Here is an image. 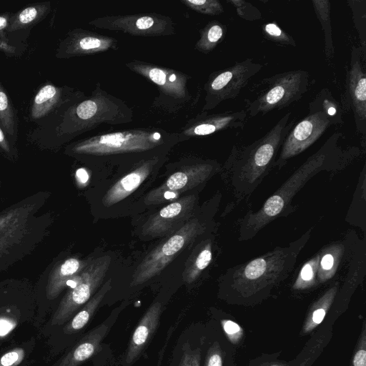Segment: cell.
<instances>
[{
  "instance_id": "obj_15",
  "label": "cell",
  "mask_w": 366,
  "mask_h": 366,
  "mask_svg": "<svg viewBox=\"0 0 366 366\" xmlns=\"http://www.w3.org/2000/svg\"><path fill=\"white\" fill-rule=\"evenodd\" d=\"M161 313L162 305L159 302H155L141 318L129 342L125 357L127 365H132L138 359L150 342L158 327Z\"/></svg>"
},
{
  "instance_id": "obj_34",
  "label": "cell",
  "mask_w": 366,
  "mask_h": 366,
  "mask_svg": "<svg viewBox=\"0 0 366 366\" xmlns=\"http://www.w3.org/2000/svg\"><path fill=\"white\" fill-rule=\"evenodd\" d=\"M224 35L223 26L216 22L212 24L207 30L203 40L205 49H212L222 39Z\"/></svg>"
},
{
  "instance_id": "obj_44",
  "label": "cell",
  "mask_w": 366,
  "mask_h": 366,
  "mask_svg": "<svg viewBox=\"0 0 366 366\" xmlns=\"http://www.w3.org/2000/svg\"><path fill=\"white\" fill-rule=\"evenodd\" d=\"M9 20V18L7 16H0V35L2 34L4 29L8 28Z\"/></svg>"
},
{
  "instance_id": "obj_12",
  "label": "cell",
  "mask_w": 366,
  "mask_h": 366,
  "mask_svg": "<svg viewBox=\"0 0 366 366\" xmlns=\"http://www.w3.org/2000/svg\"><path fill=\"white\" fill-rule=\"evenodd\" d=\"M161 137L159 132L149 135L134 133L109 134L79 143L74 147L72 152L76 154L102 155L144 151L152 147Z\"/></svg>"
},
{
  "instance_id": "obj_36",
  "label": "cell",
  "mask_w": 366,
  "mask_h": 366,
  "mask_svg": "<svg viewBox=\"0 0 366 366\" xmlns=\"http://www.w3.org/2000/svg\"><path fill=\"white\" fill-rule=\"evenodd\" d=\"M25 353L21 347L14 348L0 358V366H18L24 360Z\"/></svg>"
},
{
  "instance_id": "obj_2",
  "label": "cell",
  "mask_w": 366,
  "mask_h": 366,
  "mask_svg": "<svg viewBox=\"0 0 366 366\" xmlns=\"http://www.w3.org/2000/svg\"><path fill=\"white\" fill-rule=\"evenodd\" d=\"M49 196L39 191L0 212V273L31 254L48 235L53 218L44 207Z\"/></svg>"
},
{
  "instance_id": "obj_27",
  "label": "cell",
  "mask_w": 366,
  "mask_h": 366,
  "mask_svg": "<svg viewBox=\"0 0 366 366\" xmlns=\"http://www.w3.org/2000/svg\"><path fill=\"white\" fill-rule=\"evenodd\" d=\"M0 122L9 135L15 132V116L11 101L0 84Z\"/></svg>"
},
{
  "instance_id": "obj_38",
  "label": "cell",
  "mask_w": 366,
  "mask_h": 366,
  "mask_svg": "<svg viewBox=\"0 0 366 366\" xmlns=\"http://www.w3.org/2000/svg\"><path fill=\"white\" fill-rule=\"evenodd\" d=\"M97 104L91 100L81 103L76 108L77 116L82 119H88L92 117L97 112Z\"/></svg>"
},
{
  "instance_id": "obj_9",
  "label": "cell",
  "mask_w": 366,
  "mask_h": 366,
  "mask_svg": "<svg viewBox=\"0 0 366 366\" xmlns=\"http://www.w3.org/2000/svg\"><path fill=\"white\" fill-rule=\"evenodd\" d=\"M310 109L309 114L291 129L281 147L274 165L282 168L288 159L314 144L332 124L322 111Z\"/></svg>"
},
{
  "instance_id": "obj_11",
  "label": "cell",
  "mask_w": 366,
  "mask_h": 366,
  "mask_svg": "<svg viewBox=\"0 0 366 366\" xmlns=\"http://www.w3.org/2000/svg\"><path fill=\"white\" fill-rule=\"evenodd\" d=\"M196 204L197 197L190 194L165 205L142 225V236L147 239L167 237L177 232L192 219Z\"/></svg>"
},
{
  "instance_id": "obj_6",
  "label": "cell",
  "mask_w": 366,
  "mask_h": 366,
  "mask_svg": "<svg viewBox=\"0 0 366 366\" xmlns=\"http://www.w3.org/2000/svg\"><path fill=\"white\" fill-rule=\"evenodd\" d=\"M205 230L197 219H191L179 230L167 237L151 250L134 271L130 286L142 285L159 274L188 244Z\"/></svg>"
},
{
  "instance_id": "obj_28",
  "label": "cell",
  "mask_w": 366,
  "mask_h": 366,
  "mask_svg": "<svg viewBox=\"0 0 366 366\" xmlns=\"http://www.w3.org/2000/svg\"><path fill=\"white\" fill-rule=\"evenodd\" d=\"M265 36L280 45L296 46L295 39L274 23H267L262 27Z\"/></svg>"
},
{
  "instance_id": "obj_31",
  "label": "cell",
  "mask_w": 366,
  "mask_h": 366,
  "mask_svg": "<svg viewBox=\"0 0 366 366\" xmlns=\"http://www.w3.org/2000/svg\"><path fill=\"white\" fill-rule=\"evenodd\" d=\"M350 366H366V328L363 322L361 334L354 351Z\"/></svg>"
},
{
  "instance_id": "obj_22",
  "label": "cell",
  "mask_w": 366,
  "mask_h": 366,
  "mask_svg": "<svg viewBox=\"0 0 366 366\" xmlns=\"http://www.w3.org/2000/svg\"><path fill=\"white\" fill-rule=\"evenodd\" d=\"M309 109L323 112L329 117L332 125L343 124V110L328 89H322L310 103Z\"/></svg>"
},
{
  "instance_id": "obj_25",
  "label": "cell",
  "mask_w": 366,
  "mask_h": 366,
  "mask_svg": "<svg viewBox=\"0 0 366 366\" xmlns=\"http://www.w3.org/2000/svg\"><path fill=\"white\" fill-rule=\"evenodd\" d=\"M313 7L325 34V51L327 59L334 56V46L332 37L330 21V3L327 0H313Z\"/></svg>"
},
{
  "instance_id": "obj_24",
  "label": "cell",
  "mask_w": 366,
  "mask_h": 366,
  "mask_svg": "<svg viewBox=\"0 0 366 366\" xmlns=\"http://www.w3.org/2000/svg\"><path fill=\"white\" fill-rule=\"evenodd\" d=\"M59 98V89L52 84L41 87L34 97L31 107V117L39 119L46 115L56 104Z\"/></svg>"
},
{
  "instance_id": "obj_32",
  "label": "cell",
  "mask_w": 366,
  "mask_h": 366,
  "mask_svg": "<svg viewBox=\"0 0 366 366\" xmlns=\"http://www.w3.org/2000/svg\"><path fill=\"white\" fill-rule=\"evenodd\" d=\"M185 3L204 14L214 15L224 11L220 2L216 0L187 1Z\"/></svg>"
},
{
  "instance_id": "obj_20",
  "label": "cell",
  "mask_w": 366,
  "mask_h": 366,
  "mask_svg": "<svg viewBox=\"0 0 366 366\" xmlns=\"http://www.w3.org/2000/svg\"><path fill=\"white\" fill-rule=\"evenodd\" d=\"M345 252V243L337 242L328 245L320 253L317 279L323 283L335 275Z\"/></svg>"
},
{
  "instance_id": "obj_5",
  "label": "cell",
  "mask_w": 366,
  "mask_h": 366,
  "mask_svg": "<svg viewBox=\"0 0 366 366\" xmlns=\"http://www.w3.org/2000/svg\"><path fill=\"white\" fill-rule=\"evenodd\" d=\"M258 90L245 99L246 112L250 117L265 115L280 110L300 100L307 92L310 74L302 69L285 71L261 80Z\"/></svg>"
},
{
  "instance_id": "obj_42",
  "label": "cell",
  "mask_w": 366,
  "mask_h": 366,
  "mask_svg": "<svg viewBox=\"0 0 366 366\" xmlns=\"http://www.w3.org/2000/svg\"><path fill=\"white\" fill-rule=\"evenodd\" d=\"M154 24V19L150 16H143L136 21V26L139 29H147Z\"/></svg>"
},
{
  "instance_id": "obj_18",
  "label": "cell",
  "mask_w": 366,
  "mask_h": 366,
  "mask_svg": "<svg viewBox=\"0 0 366 366\" xmlns=\"http://www.w3.org/2000/svg\"><path fill=\"white\" fill-rule=\"evenodd\" d=\"M111 289L112 280L109 279L64 327V332L70 335L82 330L88 324L104 296Z\"/></svg>"
},
{
  "instance_id": "obj_8",
  "label": "cell",
  "mask_w": 366,
  "mask_h": 366,
  "mask_svg": "<svg viewBox=\"0 0 366 366\" xmlns=\"http://www.w3.org/2000/svg\"><path fill=\"white\" fill-rule=\"evenodd\" d=\"M366 51L352 46L347 69L345 89L342 97L344 112H352L357 131L366 134Z\"/></svg>"
},
{
  "instance_id": "obj_33",
  "label": "cell",
  "mask_w": 366,
  "mask_h": 366,
  "mask_svg": "<svg viewBox=\"0 0 366 366\" xmlns=\"http://www.w3.org/2000/svg\"><path fill=\"white\" fill-rule=\"evenodd\" d=\"M201 350L193 349L188 342L182 346V355L179 366H200Z\"/></svg>"
},
{
  "instance_id": "obj_30",
  "label": "cell",
  "mask_w": 366,
  "mask_h": 366,
  "mask_svg": "<svg viewBox=\"0 0 366 366\" xmlns=\"http://www.w3.org/2000/svg\"><path fill=\"white\" fill-rule=\"evenodd\" d=\"M229 3L236 8L238 15L242 19L254 21L259 19L262 16L259 10L247 1L232 0L229 1Z\"/></svg>"
},
{
  "instance_id": "obj_26",
  "label": "cell",
  "mask_w": 366,
  "mask_h": 366,
  "mask_svg": "<svg viewBox=\"0 0 366 366\" xmlns=\"http://www.w3.org/2000/svg\"><path fill=\"white\" fill-rule=\"evenodd\" d=\"M320 254H317L302 267L292 289L303 290L313 287L316 283Z\"/></svg>"
},
{
  "instance_id": "obj_45",
  "label": "cell",
  "mask_w": 366,
  "mask_h": 366,
  "mask_svg": "<svg viewBox=\"0 0 366 366\" xmlns=\"http://www.w3.org/2000/svg\"><path fill=\"white\" fill-rule=\"evenodd\" d=\"M269 366H282V365H280V364L274 363V364H272V365H269Z\"/></svg>"
},
{
  "instance_id": "obj_1",
  "label": "cell",
  "mask_w": 366,
  "mask_h": 366,
  "mask_svg": "<svg viewBox=\"0 0 366 366\" xmlns=\"http://www.w3.org/2000/svg\"><path fill=\"white\" fill-rule=\"evenodd\" d=\"M342 134L335 132L290 178L270 196L257 212H249L242 219L239 239L253 238L264 226L282 215H287L292 199L315 174L322 171L343 169L360 154L355 147L343 149L339 144Z\"/></svg>"
},
{
  "instance_id": "obj_4",
  "label": "cell",
  "mask_w": 366,
  "mask_h": 366,
  "mask_svg": "<svg viewBox=\"0 0 366 366\" xmlns=\"http://www.w3.org/2000/svg\"><path fill=\"white\" fill-rule=\"evenodd\" d=\"M295 120L285 114L263 137L245 146H234L229 159L232 184L242 196L254 191L272 166Z\"/></svg>"
},
{
  "instance_id": "obj_23",
  "label": "cell",
  "mask_w": 366,
  "mask_h": 366,
  "mask_svg": "<svg viewBox=\"0 0 366 366\" xmlns=\"http://www.w3.org/2000/svg\"><path fill=\"white\" fill-rule=\"evenodd\" d=\"M49 3L37 4L28 6L11 19L7 31H13L24 29L38 22L49 11Z\"/></svg>"
},
{
  "instance_id": "obj_19",
  "label": "cell",
  "mask_w": 366,
  "mask_h": 366,
  "mask_svg": "<svg viewBox=\"0 0 366 366\" xmlns=\"http://www.w3.org/2000/svg\"><path fill=\"white\" fill-rule=\"evenodd\" d=\"M338 290L339 283L336 282L311 305L302 326L303 335L311 332L322 322L335 301Z\"/></svg>"
},
{
  "instance_id": "obj_7",
  "label": "cell",
  "mask_w": 366,
  "mask_h": 366,
  "mask_svg": "<svg viewBox=\"0 0 366 366\" xmlns=\"http://www.w3.org/2000/svg\"><path fill=\"white\" fill-rule=\"evenodd\" d=\"M112 262L110 255L90 260L74 278L75 284L68 290L51 319L52 325H61L86 303L101 286Z\"/></svg>"
},
{
  "instance_id": "obj_46",
  "label": "cell",
  "mask_w": 366,
  "mask_h": 366,
  "mask_svg": "<svg viewBox=\"0 0 366 366\" xmlns=\"http://www.w3.org/2000/svg\"><path fill=\"white\" fill-rule=\"evenodd\" d=\"M0 188H1V183H0Z\"/></svg>"
},
{
  "instance_id": "obj_41",
  "label": "cell",
  "mask_w": 366,
  "mask_h": 366,
  "mask_svg": "<svg viewBox=\"0 0 366 366\" xmlns=\"http://www.w3.org/2000/svg\"><path fill=\"white\" fill-rule=\"evenodd\" d=\"M15 323H14L10 319L5 317H0V335H4L9 332L13 327H14Z\"/></svg>"
},
{
  "instance_id": "obj_21",
  "label": "cell",
  "mask_w": 366,
  "mask_h": 366,
  "mask_svg": "<svg viewBox=\"0 0 366 366\" xmlns=\"http://www.w3.org/2000/svg\"><path fill=\"white\" fill-rule=\"evenodd\" d=\"M212 259V242L211 238H207L201 242L196 253L185 266L182 274L184 281L188 284L194 282L209 265Z\"/></svg>"
},
{
  "instance_id": "obj_35",
  "label": "cell",
  "mask_w": 366,
  "mask_h": 366,
  "mask_svg": "<svg viewBox=\"0 0 366 366\" xmlns=\"http://www.w3.org/2000/svg\"><path fill=\"white\" fill-rule=\"evenodd\" d=\"M221 324L228 340L232 344H237L243 336L242 328L231 320H222Z\"/></svg>"
},
{
  "instance_id": "obj_16",
  "label": "cell",
  "mask_w": 366,
  "mask_h": 366,
  "mask_svg": "<svg viewBox=\"0 0 366 366\" xmlns=\"http://www.w3.org/2000/svg\"><path fill=\"white\" fill-rule=\"evenodd\" d=\"M114 322L110 315L104 322L87 332L67 353L57 366H79L99 349V346Z\"/></svg>"
},
{
  "instance_id": "obj_29",
  "label": "cell",
  "mask_w": 366,
  "mask_h": 366,
  "mask_svg": "<svg viewBox=\"0 0 366 366\" xmlns=\"http://www.w3.org/2000/svg\"><path fill=\"white\" fill-rule=\"evenodd\" d=\"M352 11L353 19L356 29L359 34L361 40V47L366 51V41H365V8H364L361 13V9L365 5H361L360 1H348Z\"/></svg>"
},
{
  "instance_id": "obj_43",
  "label": "cell",
  "mask_w": 366,
  "mask_h": 366,
  "mask_svg": "<svg viewBox=\"0 0 366 366\" xmlns=\"http://www.w3.org/2000/svg\"><path fill=\"white\" fill-rule=\"evenodd\" d=\"M0 147L4 152H6L9 154L11 153L10 145H9V142L6 139V137L5 134H4L1 127H0Z\"/></svg>"
},
{
  "instance_id": "obj_14",
  "label": "cell",
  "mask_w": 366,
  "mask_h": 366,
  "mask_svg": "<svg viewBox=\"0 0 366 366\" xmlns=\"http://www.w3.org/2000/svg\"><path fill=\"white\" fill-rule=\"evenodd\" d=\"M89 261L76 256L54 261L42 274L45 279L46 298L53 300L59 297L68 283L85 268Z\"/></svg>"
},
{
  "instance_id": "obj_40",
  "label": "cell",
  "mask_w": 366,
  "mask_h": 366,
  "mask_svg": "<svg viewBox=\"0 0 366 366\" xmlns=\"http://www.w3.org/2000/svg\"><path fill=\"white\" fill-rule=\"evenodd\" d=\"M149 76L152 81L158 85L162 86L166 83L167 75L164 71L159 69L154 68L150 69Z\"/></svg>"
},
{
  "instance_id": "obj_37",
  "label": "cell",
  "mask_w": 366,
  "mask_h": 366,
  "mask_svg": "<svg viewBox=\"0 0 366 366\" xmlns=\"http://www.w3.org/2000/svg\"><path fill=\"white\" fill-rule=\"evenodd\" d=\"M223 355L219 344L217 342L209 348L204 366H222Z\"/></svg>"
},
{
  "instance_id": "obj_39",
  "label": "cell",
  "mask_w": 366,
  "mask_h": 366,
  "mask_svg": "<svg viewBox=\"0 0 366 366\" xmlns=\"http://www.w3.org/2000/svg\"><path fill=\"white\" fill-rule=\"evenodd\" d=\"M78 45L82 50H94L102 46V41L96 37L87 36L81 39Z\"/></svg>"
},
{
  "instance_id": "obj_10",
  "label": "cell",
  "mask_w": 366,
  "mask_h": 366,
  "mask_svg": "<svg viewBox=\"0 0 366 366\" xmlns=\"http://www.w3.org/2000/svg\"><path fill=\"white\" fill-rule=\"evenodd\" d=\"M263 65L249 58L219 72L208 86L207 107L212 108L222 101L236 98Z\"/></svg>"
},
{
  "instance_id": "obj_13",
  "label": "cell",
  "mask_w": 366,
  "mask_h": 366,
  "mask_svg": "<svg viewBox=\"0 0 366 366\" xmlns=\"http://www.w3.org/2000/svg\"><path fill=\"white\" fill-rule=\"evenodd\" d=\"M217 169L216 164L207 163L186 167L150 191L144 197V203L147 205L158 204L167 199V197H171L199 186L207 180Z\"/></svg>"
},
{
  "instance_id": "obj_17",
  "label": "cell",
  "mask_w": 366,
  "mask_h": 366,
  "mask_svg": "<svg viewBox=\"0 0 366 366\" xmlns=\"http://www.w3.org/2000/svg\"><path fill=\"white\" fill-rule=\"evenodd\" d=\"M156 163V159L148 160L117 181L104 195L103 204L111 207L133 193L148 177Z\"/></svg>"
},
{
  "instance_id": "obj_3",
  "label": "cell",
  "mask_w": 366,
  "mask_h": 366,
  "mask_svg": "<svg viewBox=\"0 0 366 366\" xmlns=\"http://www.w3.org/2000/svg\"><path fill=\"white\" fill-rule=\"evenodd\" d=\"M312 229L290 243L252 260L232 267L226 274L232 294L242 298L262 295L287 278L298 255L309 240Z\"/></svg>"
}]
</instances>
